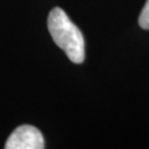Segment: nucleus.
<instances>
[{
	"label": "nucleus",
	"instance_id": "nucleus-1",
	"mask_svg": "<svg viewBox=\"0 0 149 149\" xmlns=\"http://www.w3.org/2000/svg\"><path fill=\"white\" fill-rule=\"evenodd\" d=\"M47 29L55 44L65 51L73 63L85 60V39L80 29L61 8H54L47 17Z\"/></svg>",
	"mask_w": 149,
	"mask_h": 149
},
{
	"label": "nucleus",
	"instance_id": "nucleus-2",
	"mask_svg": "<svg viewBox=\"0 0 149 149\" xmlns=\"http://www.w3.org/2000/svg\"><path fill=\"white\" fill-rule=\"evenodd\" d=\"M6 149H42L45 141L41 132L34 125L22 124L10 134L5 143Z\"/></svg>",
	"mask_w": 149,
	"mask_h": 149
},
{
	"label": "nucleus",
	"instance_id": "nucleus-3",
	"mask_svg": "<svg viewBox=\"0 0 149 149\" xmlns=\"http://www.w3.org/2000/svg\"><path fill=\"white\" fill-rule=\"evenodd\" d=\"M139 25L141 27L146 30H149V0H147L146 5H144L143 10L141 13V16H139Z\"/></svg>",
	"mask_w": 149,
	"mask_h": 149
}]
</instances>
